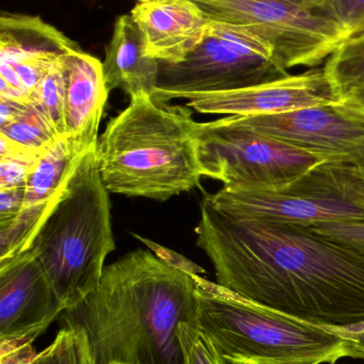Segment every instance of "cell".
<instances>
[{
    "mask_svg": "<svg viewBox=\"0 0 364 364\" xmlns=\"http://www.w3.org/2000/svg\"><path fill=\"white\" fill-rule=\"evenodd\" d=\"M194 231L220 286L321 326L364 322V256L312 227L234 218L202 199Z\"/></svg>",
    "mask_w": 364,
    "mask_h": 364,
    "instance_id": "6da1fadb",
    "label": "cell"
},
{
    "mask_svg": "<svg viewBox=\"0 0 364 364\" xmlns=\"http://www.w3.org/2000/svg\"><path fill=\"white\" fill-rule=\"evenodd\" d=\"M196 274L149 250L106 265L100 284L60 314L62 326L87 333L95 364H186L183 323L196 325Z\"/></svg>",
    "mask_w": 364,
    "mask_h": 364,
    "instance_id": "7a4b0ae2",
    "label": "cell"
},
{
    "mask_svg": "<svg viewBox=\"0 0 364 364\" xmlns=\"http://www.w3.org/2000/svg\"><path fill=\"white\" fill-rule=\"evenodd\" d=\"M196 121L186 105L130 98L96 145L103 183L111 194L166 201L200 186Z\"/></svg>",
    "mask_w": 364,
    "mask_h": 364,
    "instance_id": "3957f363",
    "label": "cell"
},
{
    "mask_svg": "<svg viewBox=\"0 0 364 364\" xmlns=\"http://www.w3.org/2000/svg\"><path fill=\"white\" fill-rule=\"evenodd\" d=\"M196 326L220 354L236 364H336L348 341L321 326L254 303L217 282L194 275Z\"/></svg>",
    "mask_w": 364,
    "mask_h": 364,
    "instance_id": "277c9868",
    "label": "cell"
},
{
    "mask_svg": "<svg viewBox=\"0 0 364 364\" xmlns=\"http://www.w3.org/2000/svg\"><path fill=\"white\" fill-rule=\"evenodd\" d=\"M88 149L59 203L47 216L29 250L38 257L62 310L85 301L100 284L105 260L115 250L110 193Z\"/></svg>",
    "mask_w": 364,
    "mask_h": 364,
    "instance_id": "5b68a950",
    "label": "cell"
},
{
    "mask_svg": "<svg viewBox=\"0 0 364 364\" xmlns=\"http://www.w3.org/2000/svg\"><path fill=\"white\" fill-rule=\"evenodd\" d=\"M207 203L234 218L313 227L364 220V172L358 164L322 161L280 188L224 186Z\"/></svg>",
    "mask_w": 364,
    "mask_h": 364,
    "instance_id": "8992f818",
    "label": "cell"
},
{
    "mask_svg": "<svg viewBox=\"0 0 364 364\" xmlns=\"http://www.w3.org/2000/svg\"><path fill=\"white\" fill-rule=\"evenodd\" d=\"M212 21L243 28L284 70L314 68L346 41L331 0H192Z\"/></svg>",
    "mask_w": 364,
    "mask_h": 364,
    "instance_id": "52a82bcc",
    "label": "cell"
},
{
    "mask_svg": "<svg viewBox=\"0 0 364 364\" xmlns=\"http://www.w3.org/2000/svg\"><path fill=\"white\" fill-rule=\"evenodd\" d=\"M194 136L202 177L228 188H280L324 161L259 132L239 115L196 122Z\"/></svg>",
    "mask_w": 364,
    "mask_h": 364,
    "instance_id": "ba28073f",
    "label": "cell"
},
{
    "mask_svg": "<svg viewBox=\"0 0 364 364\" xmlns=\"http://www.w3.org/2000/svg\"><path fill=\"white\" fill-rule=\"evenodd\" d=\"M290 75L249 32L211 19L207 36L184 61L160 62L153 100L165 104L175 94L233 91Z\"/></svg>",
    "mask_w": 364,
    "mask_h": 364,
    "instance_id": "9c48e42d",
    "label": "cell"
},
{
    "mask_svg": "<svg viewBox=\"0 0 364 364\" xmlns=\"http://www.w3.org/2000/svg\"><path fill=\"white\" fill-rule=\"evenodd\" d=\"M241 119L259 132L324 161L364 164V108L352 98Z\"/></svg>",
    "mask_w": 364,
    "mask_h": 364,
    "instance_id": "30bf717a",
    "label": "cell"
},
{
    "mask_svg": "<svg viewBox=\"0 0 364 364\" xmlns=\"http://www.w3.org/2000/svg\"><path fill=\"white\" fill-rule=\"evenodd\" d=\"M80 47L40 16L0 17V97L29 100L51 66Z\"/></svg>",
    "mask_w": 364,
    "mask_h": 364,
    "instance_id": "8fae6325",
    "label": "cell"
},
{
    "mask_svg": "<svg viewBox=\"0 0 364 364\" xmlns=\"http://www.w3.org/2000/svg\"><path fill=\"white\" fill-rule=\"evenodd\" d=\"M63 312L33 250L0 261L1 346L30 343Z\"/></svg>",
    "mask_w": 364,
    "mask_h": 364,
    "instance_id": "7c38bea8",
    "label": "cell"
},
{
    "mask_svg": "<svg viewBox=\"0 0 364 364\" xmlns=\"http://www.w3.org/2000/svg\"><path fill=\"white\" fill-rule=\"evenodd\" d=\"M186 100V106L204 114L239 117L278 114L308 107L339 102L324 68L245 89L212 93H184L170 96L165 104Z\"/></svg>",
    "mask_w": 364,
    "mask_h": 364,
    "instance_id": "4fadbf2b",
    "label": "cell"
},
{
    "mask_svg": "<svg viewBox=\"0 0 364 364\" xmlns=\"http://www.w3.org/2000/svg\"><path fill=\"white\" fill-rule=\"evenodd\" d=\"M90 149L62 136L43 151L28 175L21 215L8 230L0 232V261L29 250L38 229L66 192L83 154Z\"/></svg>",
    "mask_w": 364,
    "mask_h": 364,
    "instance_id": "5bb4252c",
    "label": "cell"
},
{
    "mask_svg": "<svg viewBox=\"0 0 364 364\" xmlns=\"http://www.w3.org/2000/svg\"><path fill=\"white\" fill-rule=\"evenodd\" d=\"M130 16L140 30L147 57L184 61L207 36L211 19L192 0H135Z\"/></svg>",
    "mask_w": 364,
    "mask_h": 364,
    "instance_id": "9a60e30c",
    "label": "cell"
},
{
    "mask_svg": "<svg viewBox=\"0 0 364 364\" xmlns=\"http://www.w3.org/2000/svg\"><path fill=\"white\" fill-rule=\"evenodd\" d=\"M64 70L66 136L90 149L98 143L109 94L103 62L80 48L64 58Z\"/></svg>",
    "mask_w": 364,
    "mask_h": 364,
    "instance_id": "2e32d148",
    "label": "cell"
},
{
    "mask_svg": "<svg viewBox=\"0 0 364 364\" xmlns=\"http://www.w3.org/2000/svg\"><path fill=\"white\" fill-rule=\"evenodd\" d=\"M109 92L122 89L130 98L151 95L157 87L160 62L147 57L140 30L130 15L118 17L103 61Z\"/></svg>",
    "mask_w": 364,
    "mask_h": 364,
    "instance_id": "e0dca14e",
    "label": "cell"
},
{
    "mask_svg": "<svg viewBox=\"0 0 364 364\" xmlns=\"http://www.w3.org/2000/svg\"><path fill=\"white\" fill-rule=\"evenodd\" d=\"M0 157L38 158L58 138L48 119L27 102L10 121L0 124Z\"/></svg>",
    "mask_w": 364,
    "mask_h": 364,
    "instance_id": "ac0fdd59",
    "label": "cell"
},
{
    "mask_svg": "<svg viewBox=\"0 0 364 364\" xmlns=\"http://www.w3.org/2000/svg\"><path fill=\"white\" fill-rule=\"evenodd\" d=\"M325 74L340 98L364 87V40L342 44L327 60Z\"/></svg>",
    "mask_w": 364,
    "mask_h": 364,
    "instance_id": "d6986e66",
    "label": "cell"
},
{
    "mask_svg": "<svg viewBox=\"0 0 364 364\" xmlns=\"http://www.w3.org/2000/svg\"><path fill=\"white\" fill-rule=\"evenodd\" d=\"M64 58L49 68L30 95V102L48 119L59 136H66Z\"/></svg>",
    "mask_w": 364,
    "mask_h": 364,
    "instance_id": "ffe728a7",
    "label": "cell"
},
{
    "mask_svg": "<svg viewBox=\"0 0 364 364\" xmlns=\"http://www.w3.org/2000/svg\"><path fill=\"white\" fill-rule=\"evenodd\" d=\"M27 364H95V360L85 331L62 326L51 346Z\"/></svg>",
    "mask_w": 364,
    "mask_h": 364,
    "instance_id": "44dd1931",
    "label": "cell"
},
{
    "mask_svg": "<svg viewBox=\"0 0 364 364\" xmlns=\"http://www.w3.org/2000/svg\"><path fill=\"white\" fill-rule=\"evenodd\" d=\"M179 337L186 364H236L224 358L196 325L181 324Z\"/></svg>",
    "mask_w": 364,
    "mask_h": 364,
    "instance_id": "7402d4cb",
    "label": "cell"
},
{
    "mask_svg": "<svg viewBox=\"0 0 364 364\" xmlns=\"http://www.w3.org/2000/svg\"><path fill=\"white\" fill-rule=\"evenodd\" d=\"M314 231L364 256V220L329 223L312 227Z\"/></svg>",
    "mask_w": 364,
    "mask_h": 364,
    "instance_id": "603a6c76",
    "label": "cell"
},
{
    "mask_svg": "<svg viewBox=\"0 0 364 364\" xmlns=\"http://www.w3.org/2000/svg\"><path fill=\"white\" fill-rule=\"evenodd\" d=\"M331 4L345 32V42L364 40V0H331Z\"/></svg>",
    "mask_w": 364,
    "mask_h": 364,
    "instance_id": "cb8c5ba5",
    "label": "cell"
},
{
    "mask_svg": "<svg viewBox=\"0 0 364 364\" xmlns=\"http://www.w3.org/2000/svg\"><path fill=\"white\" fill-rule=\"evenodd\" d=\"M43 154V153H42ZM0 188L24 186L38 158L0 157Z\"/></svg>",
    "mask_w": 364,
    "mask_h": 364,
    "instance_id": "d4e9b609",
    "label": "cell"
},
{
    "mask_svg": "<svg viewBox=\"0 0 364 364\" xmlns=\"http://www.w3.org/2000/svg\"><path fill=\"white\" fill-rule=\"evenodd\" d=\"M25 193V186L0 188V232L8 230L21 215Z\"/></svg>",
    "mask_w": 364,
    "mask_h": 364,
    "instance_id": "484cf974",
    "label": "cell"
},
{
    "mask_svg": "<svg viewBox=\"0 0 364 364\" xmlns=\"http://www.w3.org/2000/svg\"><path fill=\"white\" fill-rule=\"evenodd\" d=\"M346 97L352 98V100H354V102H356L359 106L364 108V87H361V89L356 90V91L353 92L350 95L346 96Z\"/></svg>",
    "mask_w": 364,
    "mask_h": 364,
    "instance_id": "4316f807",
    "label": "cell"
},
{
    "mask_svg": "<svg viewBox=\"0 0 364 364\" xmlns=\"http://www.w3.org/2000/svg\"><path fill=\"white\" fill-rule=\"evenodd\" d=\"M361 168H363V172H364V164H360Z\"/></svg>",
    "mask_w": 364,
    "mask_h": 364,
    "instance_id": "83f0119b",
    "label": "cell"
},
{
    "mask_svg": "<svg viewBox=\"0 0 364 364\" xmlns=\"http://www.w3.org/2000/svg\"><path fill=\"white\" fill-rule=\"evenodd\" d=\"M111 364H123V363H111Z\"/></svg>",
    "mask_w": 364,
    "mask_h": 364,
    "instance_id": "f1b7e54d",
    "label": "cell"
}]
</instances>
